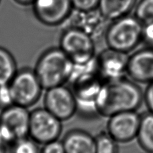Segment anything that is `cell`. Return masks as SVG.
<instances>
[{
    "label": "cell",
    "mask_w": 153,
    "mask_h": 153,
    "mask_svg": "<svg viewBox=\"0 0 153 153\" xmlns=\"http://www.w3.org/2000/svg\"><path fill=\"white\" fill-rule=\"evenodd\" d=\"M59 47L73 64H83L96 56L94 40L83 31L75 28H62Z\"/></svg>",
    "instance_id": "cell-6"
},
{
    "label": "cell",
    "mask_w": 153,
    "mask_h": 153,
    "mask_svg": "<svg viewBox=\"0 0 153 153\" xmlns=\"http://www.w3.org/2000/svg\"><path fill=\"white\" fill-rule=\"evenodd\" d=\"M144 103V91L139 84L125 77L104 82L97 100L101 117H108L124 111H138Z\"/></svg>",
    "instance_id": "cell-1"
},
{
    "label": "cell",
    "mask_w": 153,
    "mask_h": 153,
    "mask_svg": "<svg viewBox=\"0 0 153 153\" xmlns=\"http://www.w3.org/2000/svg\"><path fill=\"white\" fill-rule=\"evenodd\" d=\"M136 140L144 151L153 153V113L149 111L140 114Z\"/></svg>",
    "instance_id": "cell-16"
},
{
    "label": "cell",
    "mask_w": 153,
    "mask_h": 153,
    "mask_svg": "<svg viewBox=\"0 0 153 153\" xmlns=\"http://www.w3.org/2000/svg\"><path fill=\"white\" fill-rule=\"evenodd\" d=\"M39 144L26 136L16 140L10 147V153H40Z\"/></svg>",
    "instance_id": "cell-19"
},
{
    "label": "cell",
    "mask_w": 153,
    "mask_h": 153,
    "mask_svg": "<svg viewBox=\"0 0 153 153\" xmlns=\"http://www.w3.org/2000/svg\"><path fill=\"white\" fill-rule=\"evenodd\" d=\"M62 141L65 153H95V137L85 130L68 131Z\"/></svg>",
    "instance_id": "cell-14"
},
{
    "label": "cell",
    "mask_w": 153,
    "mask_h": 153,
    "mask_svg": "<svg viewBox=\"0 0 153 153\" xmlns=\"http://www.w3.org/2000/svg\"><path fill=\"white\" fill-rule=\"evenodd\" d=\"M138 0H100L98 9L109 20L129 15Z\"/></svg>",
    "instance_id": "cell-15"
},
{
    "label": "cell",
    "mask_w": 153,
    "mask_h": 153,
    "mask_svg": "<svg viewBox=\"0 0 153 153\" xmlns=\"http://www.w3.org/2000/svg\"><path fill=\"white\" fill-rule=\"evenodd\" d=\"M14 1L18 4L26 6V5H32L34 0H14Z\"/></svg>",
    "instance_id": "cell-26"
},
{
    "label": "cell",
    "mask_w": 153,
    "mask_h": 153,
    "mask_svg": "<svg viewBox=\"0 0 153 153\" xmlns=\"http://www.w3.org/2000/svg\"><path fill=\"white\" fill-rule=\"evenodd\" d=\"M18 71L15 57L7 49L0 47V86L8 85Z\"/></svg>",
    "instance_id": "cell-17"
},
{
    "label": "cell",
    "mask_w": 153,
    "mask_h": 153,
    "mask_svg": "<svg viewBox=\"0 0 153 153\" xmlns=\"http://www.w3.org/2000/svg\"><path fill=\"white\" fill-rule=\"evenodd\" d=\"M127 76L138 84L153 82V48L145 45L128 56Z\"/></svg>",
    "instance_id": "cell-13"
},
{
    "label": "cell",
    "mask_w": 153,
    "mask_h": 153,
    "mask_svg": "<svg viewBox=\"0 0 153 153\" xmlns=\"http://www.w3.org/2000/svg\"><path fill=\"white\" fill-rule=\"evenodd\" d=\"M140 122L138 111H124L108 117L106 132L120 143H128L136 139Z\"/></svg>",
    "instance_id": "cell-11"
},
{
    "label": "cell",
    "mask_w": 153,
    "mask_h": 153,
    "mask_svg": "<svg viewBox=\"0 0 153 153\" xmlns=\"http://www.w3.org/2000/svg\"><path fill=\"white\" fill-rule=\"evenodd\" d=\"M13 104L14 103H13L9 86L5 85L0 86V109L2 110Z\"/></svg>",
    "instance_id": "cell-23"
},
{
    "label": "cell",
    "mask_w": 153,
    "mask_h": 153,
    "mask_svg": "<svg viewBox=\"0 0 153 153\" xmlns=\"http://www.w3.org/2000/svg\"><path fill=\"white\" fill-rule=\"evenodd\" d=\"M96 59L100 76L104 82L127 76L128 54L107 47L97 55Z\"/></svg>",
    "instance_id": "cell-12"
},
{
    "label": "cell",
    "mask_w": 153,
    "mask_h": 153,
    "mask_svg": "<svg viewBox=\"0 0 153 153\" xmlns=\"http://www.w3.org/2000/svg\"><path fill=\"white\" fill-rule=\"evenodd\" d=\"M8 86L13 103L27 108L39 100L45 90L34 69L28 68L18 70Z\"/></svg>",
    "instance_id": "cell-5"
},
{
    "label": "cell",
    "mask_w": 153,
    "mask_h": 153,
    "mask_svg": "<svg viewBox=\"0 0 153 153\" xmlns=\"http://www.w3.org/2000/svg\"><path fill=\"white\" fill-rule=\"evenodd\" d=\"M40 153H65L62 141L58 139L43 144Z\"/></svg>",
    "instance_id": "cell-21"
},
{
    "label": "cell",
    "mask_w": 153,
    "mask_h": 153,
    "mask_svg": "<svg viewBox=\"0 0 153 153\" xmlns=\"http://www.w3.org/2000/svg\"><path fill=\"white\" fill-rule=\"evenodd\" d=\"M145 153H150V152H145Z\"/></svg>",
    "instance_id": "cell-28"
},
{
    "label": "cell",
    "mask_w": 153,
    "mask_h": 153,
    "mask_svg": "<svg viewBox=\"0 0 153 153\" xmlns=\"http://www.w3.org/2000/svg\"><path fill=\"white\" fill-rule=\"evenodd\" d=\"M73 67V62L59 47L45 51L38 57L34 67L45 90L68 82Z\"/></svg>",
    "instance_id": "cell-2"
},
{
    "label": "cell",
    "mask_w": 153,
    "mask_h": 153,
    "mask_svg": "<svg viewBox=\"0 0 153 153\" xmlns=\"http://www.w3.org/2000/svg\"><path fill=\"white\" fill-rule=\"evenodd\" d=\"M0 2H1V0H0Z\"/></svg>",
    "instance_id": "cell-29"
},
{
    "label": "cell",
    "mask_w": 153,
    "mask_h": 153,
    "mask_svg": "<svg viewBox=\"0 0 153 153\" xmlns=\"http://www.w3.org/2000/svg\"><path fill=\"white\" fill-rule=\"evenodd\" d=\"M143 36L144 44L153 48V21L144 24Z\"/></svg>",
    "instance_id": "cell-24"
},
{
    "label": "cell",
    "mask_w": 153,
    "mask_h": 153,
    "mask_svg": "<svg viewBox=\"0 0 153 153\" xmlns=\"http://www.w3.org/2000/svg\"><path fill=\"white\" fill-rule=\"evenodd\" d=\"M134 10V16L143 24L153 21V0H140Z\"/></svg>",
    "instance_id": "cell-20"
},
{
    "label": "cell",
    "mask_w": 153,
    "mask_h": 153,
    "mask_svg": "<svg viewBox=\"0 0 153 153\" xmlns=\"http://www.w3.org/2000/svg\"><path fill=\"white\" fill-rule=\"evenodd\" d=\"M32 5L36 18L48 26L62 25L73 10L71 0H34Z\"/></svg>",
    "instance_id": "cell-10"
},
{
    "label": "cell",
    "mask_w": 153,
    "mask_h": 153,
    "mask_svg": "<svg viewBox=\"0 0 153 153\" xmlns=\"http://www.w3.org/2000/svg\"><path fill=\"white\" fill-rule=\"evenodd\" d=\"M30 113L28 108L16 105L2 109L0 113V142L10 146L18 139L28 136Z\"/></svg>",
    "instance_id": "cell-4"
},
{
    "label": "cell",
    "mask_w": 153,
    "mask_h": 153,
    "mask_svg": "<svg viewBox=\"0 0 153 153\" xmlns=\"http://www.w3.org/2000/svg\"><path fill=\"white\" fill-rule=\"evenodd\" d=\"M62 132V122L45 107L31 111L28 136L38 144L43 145L58 140Z\"/></svg>",
    "instance_id": "cell-8"
},
{
    "label": "cell",
    "mask_w": 153,
    "mask_h": 153,
    "mask_svg": "<svg viewBox=\"0 0 153 153\" xmlns=\"http://www.w3.org/2000/svg\"><path fill=\"white\" fill-rule=\"evenodd\" d=\"M118 142L107 132L95 136V153H118Z\"/></svg>",
    "instance_id": "cell-18"
},
{
    "label": "cell",
    "mask_w": 153,
    "mask_h": 153,
    "mask_svg": "<svg viewBox=\"0 0 153 153\" xmlns=\"http://www.w3.org/2000/svg\"><path fill=\"white\" fill-rule=\"evenodd\" d=\"M73 9L89 10L98 8L100 0H71Z\"/></svg>",
    "instance_id": "cell-22"
},
{
    "label": "cell",
    "mask_w": 153,
    "mask_h": 153,
    "mask_svg": "<svg viewBox=\"0 0 153 153\" xmlns=\"http://www.w3.org/2000/svg\"><path fill=\"white\" fill-rule=\"evenodd\" d=\"M111 22L98 8L89 10L73 9L69 17L62 25L63 28H75L80 30L95 42L104 39Z\"/></svg>",
    "instance_id": "cell-7"
},
{
    "label": "cell",
    "mask_w": 153,
    "mask_h": 153,
    "mask_svg": "<svg viewBox=\"0 0 153 153\" xmlns=\"http://www.w3.org/2000/svg\"><path fill=\"white\" fill-rule=\"evenodd\" d=\"M44 107L62 122L67 121L76 114V101L72 89L63 85L45 90Z\"/></svg>",
    "instance_id": "cell-9"
},
{
    "label": "cell",
    "mask_w": 153,
    "mask_h": 153,
    "mask_svg": "<svg viewBox=\"0 0 153 153\" xmlns=\"http://www.w3.org/2000/svg\"><path fill=\"white\" fill-rule=\"evenodd\" d=\"M143 26L134 15L120 18L111 22L104 40L108 47L129 54L143 42Z\"/></svg>",
    "instance_id": "cell-3"
},
{
    "label": "cell",
    "mask_w": 153,
    "mask_h": 153,
    "mask_svg": "<svg viewBox=\"0 0 153 153\" xmlns=\"http://www.w3.org/2000/svg\"><path fill=\"white\" fill-rule=\"evenodd\" d=\"M144 103L148 111L153 113V82L147 84L144 91Z\"/></svg>",
    "instance_id": "cell-25"
},
{
    "label": "cell",
    "mask_w": 153,
    "mask_h": 153,
    "mask_svg": "<svg viewBox=\"0 0 153 153\" xmlns=\"http://www.w3.org/2000/svg\"><path fill=\"white\" fill-rule=\"evenodd\" d=\"M7 146L0 142V153H6Z\"/></svg>",
    "instance_id": "cell-27"
}]
</instances>
